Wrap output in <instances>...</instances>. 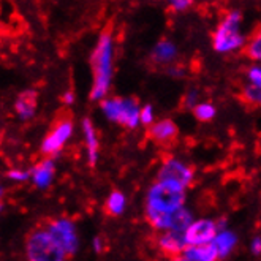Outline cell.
Instances as JSON below:
<instances>
[{
    "mask_svg": "<svg viewBox=\"0 0 261 261\" xmlns=\"http://www.w3.org/2000/svg\"><path fill=\"white\" fill-rule=\"evenodd\" d=\"M94 249H95V252H101L103 250V241H101V238H95L94 239Z\"/></svg>",
    "mask_w": 261,
    "mask_h": 261,
    "instance_id": "29",
    "label": "cell"
},
{
    "mask_svg": "<svg viewBox=\"0 0 261 261\" xmlns=\"http://www.w3.org/2000/svg\"><path fill=\"white\" fill-rule=\"evenodd\" d=\"M249 83L261 87V67H253L249 70Z\"/></svg>",
    "mask_w": 261,
    "mask_h": 261,
    "instance_id": "24",
    "label": "cell"
},
{
    "mask_svg": "<svg viewBox=\"0 0 261 261\" xmlns=\"http://www.w3.org/2000/svg\"><path fill=\"white\" fill-rule=\"evenodd\" d=\"M241 34V13L229 11L212 34V46L217 53H231L244 46Z\"/></svg>",
    "mask_w": 261,
    "mask_h": 261,
    "instance_id": "4",
    "label": "cell"
},
{
    "mask_svg": "<svg viewBox=\"0 0 261 261\" xmlns=\"http://www.w3.org/2000/svg\"><path fill=\"white\" fill-rule=\"evenodd\" d=\"M159 180L173 182L184 189H187L193 182V170L186 163H182L176 159L165 160L159 171Z\"/></svg>",
    "mask_w": 261,
    "mask_h": 261,
    "instance_id": "8",
    "label": "cell"
},
{
    "mask_svg": "<svg viewBox=\"0 0 261 261\" xmlns=\"http://www.w3.org/2000/svg\"><path fill=\"white\" fill-rule=\"evenodd\" d=\"M124 209H125V196H124V193L114 190L108 196V199H106L105 211L108 212L110 216L117 217V216H120L122 212H124Z\"/></svg>",
    "mask_w": 261,
    "mask_h": 261,
    "instance_id": "20",
    "label": "cell"
},
{
    "mask_svg": "<svg viewBox=\"0 0 261 261\" xmlns=\"http://www.w3.org/2000/svg\"><path fill=\"white\" fill-rule=\"evenodd\" d=\"M62 101H64L65 105H71V103L74 101V95H73V92H67V94L64 95V98H62Z\"/></svg>",
    "mask_w": 261,
    "mask_h": 261,
    "instance_id": "30",
    "label": "cell"
},
{
    "mask_svg": "<svg viewBox=\"0 0 261 261\" xmlns=\"http://www.w3.org/2000/svg\"><path fill=\"white\" fill-rule=\"evenodd\" d=\"M193 114L198 120L201 122H209L216 116V106L211 103H199L193 108Z\"/></svg>",
    "mask_w": 261,
    "mask_h": 261,
    "instance_id": "22",
    "label": "cell"
},
{
    "mask_svg": "<svg viewBox=\"0 0 261 261\" xmlns=\"http://www.w3.org/2000/svg\"><path fill=\"white\" fill-rule=\"evenodd\" d=\"M236 241L238 238L234 236V233L231 231H220L216 238V241H214L212 244L216 245V249L219 252V256L220 258H225L229 255V252L233 250V247L236 245Z\"/></svg>",
    "mask_w": 261,
    "mask_h": 261,
    "instance_id": "18",
    "label": "cell"
},
{
    "mask_svg": "<svg viewBox=\"0 0 261 261\" xmlns=\"http://www.w3.org/2000/svg\"><path fill=\"white\" fill-rule=\"evenodd\" d=\"M25 253L29 261H65L67 252L46 228L34 229L25 241Z\"/></svg>",
    "mask_w": 261,
    "mask_h": 261,
    "instance_id": "3",
    "label": "cell"
},
{
    "mask_svg": "<svg viewBox=\"0 0 261 261\" xmlns=\"http://www.w3.org/2000/svg\"><path fill=\"white\" fill-rule=\"evenodd\" d=\"M147 136L159 146H171L177 138V127L173 120L163 119L149 127Z\"/></svg>",
    "mask_w": 261,
    "mask_h": 261,
    "instance_id": "11",
    "label": "cell"
},
{
    "mask_svg": "<svg viewBox=\"0 0 261 261\" xmlns=\"http://www.w3.org/2000/svg\"><path fill=\"white\" fill-rule=\"evenodd\" d=\"M195 100H196V92H190V94H187V97H186L187 106H190V108H195V106H196Z\"/></svg>",
    "mask_w": 261,
    "mask_h": 261,
    "instance_id": "28",
    "label": "cell"
},
{
    "mask_svg": "<svg viewBox=\"0 0 261 261\" xmlns=\"http://www.w3.org/2000/svg\"><path fill=\"white\" fill-rule=\"evenodd\" d=\"M101 110L110 120L127 128H135L138 122H141V108L133 98H105L101 101Z\"/></svg>",
    "mask_w": 261,
    "mask_h": 261,
    "instance_id": "5",
    "label": "cell"
},
{
    "mask_svg": "<svg viewBox=\"0 0 261 261\" xmlns=\"http://www.w3.org/2000/svg\"><path fill=\"white\" fill-rule=\"evenodd\" d=\"M7 177H10L11 180H27L30 177V173L24 170H11L7 173Z\"/></svg>",
    "mask_w": 261,
    "mask_h": 261,
    "instance_id": "25",
    "label": "cell"
},
{
    "mask_svg": "<svg viewBox=\"0 0 261 261\" xmlns=\"http://www.w3.org/2000/svg\"><path fill=\"white\" fill-rule=\"evenodd\" d=\"M92 71H94V86L90 90V100H105L108 94L111 74H113V37L105 30L100 35L97 46L90 57Z\"/></svg>",
    "mask_w": 261,
    "mask_h": 261,
    "instance_id": "1",
    "label": "cell"
},
{
    "mask_svg": "<svg viewBox=\"0 0 261 261\" xmlns=\"http://www.w3.org/2000/svg\"><path fill=\"white\" fill-rule=\"evenodd\" d=\"M219 225L214 220L201 219L195 220L186 231V242L189 245H206L212 244L219 234Z\"/></svg>",
    "mask_w": 261,
    "mask_h": 261,
    "instance_id": "10",
    "label": "cell"
},
{
    "mask_svg": "<svg viewBox=\"0 0 261 261\" xmlns=\"http://www.w3.org/2000/svg\"><path fill=\"white\" fill-rule=\"evenodd\" d=\"M189 261H217L219 252L214 244L206 245H189L182 253Z\"/></svg>",
    "mask_w": 261,
    "mask_h": 261,
    "instance_id": "15",
    "label": "cell"
},
{
    "mask_svg": "<svg viewBox=\"0 0 261 261\" xmlns=\"http://www.w3.org/2000/svg\"><path fill=\"white\" fill-rule=\"evenodd\" d=\"M159 247L160 250L166 255L174 258L184 253V250L187 249V242H186V234L182 233H174V231H166L160 236L159 241Z\"/></svg>",
    "mask_w": 261,
    "mask_h": 261,
    "instance_id": "12",
    "label": "cell"
},
{
    "mask_svg": "<svg viewBox=\"0 0 261 261\" xmlns=\"http://www.w3.org/2000/svg\"><path fill=\"white\" fill-rule=\"evenodd\" d=\"M46 229H48L51 236L62 245V249L67 252L68 256L76 253V250L80 247V239H78V234H76L74 225L70 220L67 219L51 220L48 226H46Z\"/></svg>",
    "mask_w": 261,
    "mask_h": 261,
    "instance_id": "7",
    "label": "cell"
},
{
    "mask_svg": "<svg viewBox=\"0 0 261 261\" xmlns=\"http://www.w3.org/2000/svg\"><path fill=\"white\" fill-rule=\"evenodd\" d=\"M241 97L244 101H247L252 106H261V87H258L252 83L245 84L242 89Z\"/></svg>",
    "mask_w": 261,
    "mask_h": 261,
    "instance_id": "21",
    "label": "cell"
},
{
    "mask_svg": "<svg viewBox=\"0 0 261 261\" xmlns=\"http://www.w3.org/2000/svg\"><path fill=\"white\" fill-rule=\"evenodd\" d=\"M177 51H176V46L171 43V41H160L155 48H153L152 51V60L157 64H168L171 62V60H174Z\"/></svg>",
    "mask_w": 261,
    "mask_h": 261,
    "instance_id": "17",
    "label": "cell"
},
{
    "mask_svg": "<svg viewBox=\"0 0 261 261\" xmlns=\"http://www.w3.org/2000/svg\"><path fill=\"white\" fill-rule=\"evenodd\" d=\"M190 5H192V2H189V0H174V2H171V8L176 11L187 10Z\"/></svg>",
    "mask_w": 261,
    "mask_h": 261,
    "instance_id": "26",
    "label": "cell"
},
{
    "mask_svg": "<svg viewBox=\"0 0 261 261\" xmlns=\"http://www.w3.org/2000/svg\"><path fill=\"white\" fill-rule=\"evenodd\" d=\"M54 171H56L54 162L51 159H44V160L38 162L32 170H30V177H32L37 187L46 189L54 177Z\"/></svg>",
    "mask_w": 261,
    "mask_h": 261,
    "instance_id": "13",
    "label": "cell"
},
{
    "mask_svg": "<svg viewBox=\"0 0 261 261\" xmlns=\"http://www.w3.org/2000/svg\"><path fill=\"white\" fill-rule=\"evenodd\" d=\"M73 133V122L71 119H60L49 135L44 138L41 143V153L44 155H56V153L65 146L68 138Z\"/></svg>",
    "mask_w": 261,
    "mask_h": 261,
    "instance_id": "9",
    "label": "cell"
},
{
    "mask_svg": "<svg viewBox=\"0 0 261 261\" xmlns=\"http://www.w3.org/2000/svg\"><path fill=\"white\" fill-rule=\"evenodd\" d=\"M147 222L155 229H159V231H165V233L174 231V233L186 234V231L193 223V217L186 207H182L171 214H163V216H155L152 219H147Z\"/></svg>",
    "mask_w": 261,
    "mask_h": 261,
    "instance_id": "6",
    "label": "cell"
},
{
    "mask_svg": "<svg viewBox=\"0 0 261 261\" xmlns=\"http://www.w3.org/2000/svg\"><path fill=\"white\" fill-rule=\"evenodd\" d=\"M170 261H189L186 256H184V255H179V256H174V258H171Z\"/></svg>",
    "mask_w": 261,
    "mask_h": 261,
    "instance_id": "31",
    "label": "cell"
},
{
    "mask_svg": "<svg viewBox=\"0 0 261 261\" xmlns=\"http://www.w3.org/2000/svg\"><path fill=\"white\" fill-rule=\"evenodd\" d=\"M83 132L86 135V146H87V155H89V163L95 165L98 159V138L95 133V128L92 125L90 119L83 120Z\"/></svg>",
    "mask_w": 261,
    "mask_h": 261,
    "instance_id": "16",
    "label": "cell"
},
{
    "mask_svg": "<svg viewBox=\"0 0 261 261\" xmlns=\"http://www.w3.org/2000/svg\"><path fill=\"white\" fill-rule=\"evenodd\" d=\"M141 124H144L146 127H150L153 124V111H152V106L146 105L141 108V116H140Z\"/></svg>",
    "mask_w": 261,
    "mask_h": 261,
    "instance_id": "23",
    "label": "cell"
},
{
    "mask_svg": "<svg viewBox=\"0 0 261 261\" xmlns=\"http://www.w3.org/2000/svg\"><path fill=\"white\" fill-rule=\"evenodd\" d=\"M244 54L252 60L261 62V25L250 35L247 44L244 46Z\"/></svg>",
    "mask_w": 261,
    "mask_h": 261,
    "instance_id": "19",
    "label": "cell"
},
{
    "mask_svg": "<svg viewBox=\"0 0 261 261\" xmlns=\"http://www.w3.org/2000/svg\"><path fill=\"white\" fill-rule=\"evenodd\" d=\"M252 253L253 255H259L261 253V238H255L253 241H252Z\"/></svg>",
    "mask_w": 261,
    "mask_h": 261,
    "instance_id": "27",
    "label": "cell"
},
{
    "mask_svg": "<svg viewBox=\"0 0 261 261\" xmlns=\"http://www.w3.org/2000/svg\"><path fill=\"white\" fill-rule=\"evenodd\" d=\"M186 189L173 182L157 180L146 196V217L152 219L163 214H171L184 207Z\"/></svg>",
    "mask_w": 261,
    "mask_h": 261,
    "instance_id": "2",
    "label": "cell"
},
{
    "mask_svg": "<svg viewBox=\"0 0 261 261\" xmlns=\"http://www.w3.org/2000/svg\"><path fill=\"white\" fill-rule=\"evenodd\" d=\"M37 110V92L35 90H24L18 95V100L14 103V111L18 117L22 120L30 119L35 114Z\"/></svg>",
    "mask_w": 261,
    "mask_h": 261,
    "instance_id": "14",
    "label": "cell"
}]
</instances>
